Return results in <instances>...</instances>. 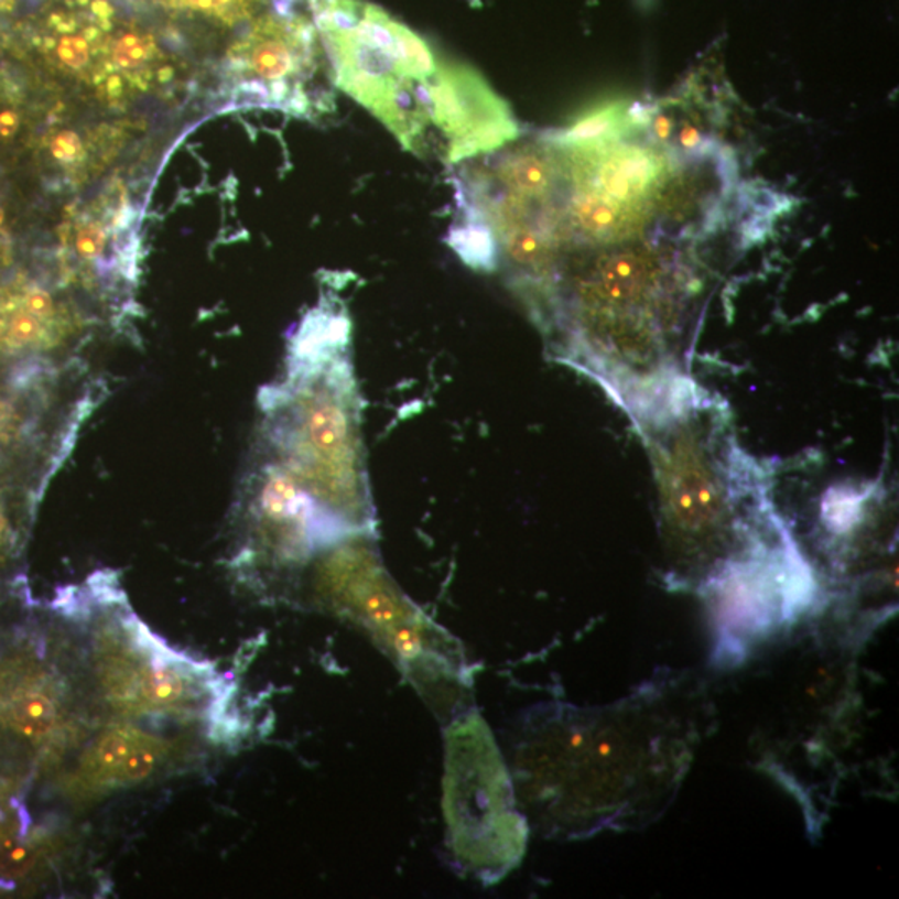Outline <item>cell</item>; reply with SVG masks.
<instances>
[{"mask_svg":"<svg viewBox=\"0 0 899 899\" xmlns=\"http://www.w3.org/2000/svg\"><path fill=\"white\" fill-rule=\"evenodd\" d=\"M689 286L650 247L599 252L570 282L560 355L625 410L689 379L692 331L674 299Z\"/></svg>","mask_w":899,"mask_h":899,"instance_id":"cell-3","label":"cell"},{"mask_svg":"<svg viewBox=\"0 0 899 899\" xmlns=\"http://www.w3.org/2000/svg\"><path fill=\"white\" fill-rule=\"evenodd\" d=\"M93 657L104 700L122 715L201 716L224 698L214 668L172 650L127 611L97 624Z\"/></svg>","mask_w":899,"mask_h":899,"instance_id":"cell-10","label":"cell"},{"mask_svg":"<svg viewBox=\"0 0 899 899\" xmlns=\"http://www.w3.org/2000/svg\"><path fill=\"white\" fill-rule=\"evenodd\" d=\"M442 804L450 852L465 873L491 885L520 865L530 824L480 713H465L446 729Z\"/></svg>","mask_w":899,"mask_h":899,"instance_id":"cell-8","label":"cell"},{"mask_svg":"<svg viewBox=\"0 0 899 899\" xmlns=\"http://www.w3.org/2000/svg\"><path fill=\"white\" fill-rule=\"evenodd\" d=\"M327 61L311 8L269 15L212 62V100L225 110L273 109L296 117L328 112Z\"/></svg>","mask_w":899,"mask_h":899,"instance_id":"cell-9","label":"cell"},{"mask_svg":"<svg viewBox=\"0 0 899 899\" xmlns=\"http://www.w3.org/2000/svg\"><path fill=\"white\" fill-rule=\"evenodd\" d=\"M172 32L197 55L194 41H210V65L225 45L279 12L311 8V0H123Z\"/></svg>","mask_w":899,"mask_h":899,"instance_id":"cell-15","label":"cell"},{"mask_svg":"<svg viewBox=\"0 0 899 899\" xmlns=\"http://www.w3.org/2000/svg\"><path fill=\"white\" fill-rule=\"evenodd\" d=\"M14 490L18 488L12 487L11 481H0V565L11 555L18 537L14 523L15 501L11 495Z\"/></svg>","mask_w":899,"mask_h":899,"instance_id":"cell-22","label":"cell"},{"mask_svg":"<svg viewBox=\"0 0 899 899\" xmlns=\"http://www.w3.org/2000/svg\"><path fill=\"white\" fill-rule=\"evenodd\" d=\"M338 89L367 107L407 150L426 130L420 90L440 62L402 22L364 0H311Z\"/></svg>","mask_w":899,"mask_h":899,"instance_id":"cell-6","label":"cell"},{"mask_svg":"<svg viewBox=\"0 0 899 899\" xmlns=\"http://www.w3.org/2000/svg\"><path fill=\"white\" fill-rule=\"evenodd\" d=\"M15 682L2 690L0 696V718L9 729L39 739L51 735L57 728L62 716L61 683L44 668L34 664L21 668V676L14 674Z\"/></svg>","mask_w":899,"mask_h":899,"instance_id":"cell-18","label":"cell"},{"mask_svg":"<svg viewBox=\"0 0 899 899\" xmlns=\"http://www.w3.org/2000/svg\"><path fill=\"white\" fill-rule=\"evenodd\" d=\"M86 328L74 292L42 270L15 269L0 282V364L45 361Z\"/></svg>","mask_w":899,"mask_h":899,"instance_id":"cell-12","label":"cell"},{"mask_svg":"<svg viewBox=\"0 0 899 899\" xmlns=\"http://www.w3.org/2000/svg\"><path fill=\"white\" fill-rule=\"evenodd\" d=\"M650 113L647 110L637 112L627 104H607L583 113L568 129L556 133L550 142L559 147L599 145V143L618 142L631 130L647 122Z\"/></svg>","mask_w":899,"mask_h":899,"instance_id":"cell-19","label":"cell"},{"mask_svg":"<svg viewBox=\"0 0 899 899\" xmlns=\"http://www.w3.org/2000/svg\"><path fill=\"white\" fill-rule=\"evenodd\" d=\"M47 361L8 364L0 371V481L9 468L28 457L47 403Z\"/></svg>","mask_w":899,"mask_h":899,"instance_id":"cell-17","label":"cell"},{"mask_svg":"<svg viewBox=\"0 0 899 899\" xmlns=\"http://www.w3.org/2000/svg\"><path fill=\"white\" fill-rule=\"evenodd\" d=\"M19 250H21V221L18 207L12 205L4 181H0V282L14 272Z\"/></svg>","mask_w":899,"mask_h":899,"instance_id":"cell-20","label":"cell"},{"mask_svg":"<svg viewBox=\"0 0 899 899\" xmlns=\"http://www.w3.org/2000/svg\"><path fill=\"white\" fill-rule=\"evenodd\" d=\"M35 849L12 833H0V875L8 878L24 875L35 863Z\"/></svg>","mask_w":899,"mask_h":899,"instance_id":"cell-21","label":"cell"},{"mask_svg":"<svg viewBox=\"0 0 899 899\" xmlns=\"http://www.w3.org/2000/svg\"><path fill=\"white\" fill-rule=\"evenodd\" d=\"M347 322L332 308L308 315L289 375L263 397L267 450L344 535L373 523L357 392L344 358Z\"/></svg>","mask_w":899,"mask_h":899,"instance_id":"cell-5","label":"cell"},{"mask_svg":"<svg viewBox=\"0 0 899 899\" xmlns=\"http://www.w3.org/2000/svg\"><path fill=\"white\" fill-rule=\"evenodd\" d=\"M627 413L653 470L664 578L708 602L716 658L743 657L813 607V566L719 397L689 377Z\"/></svg>","mask_w":899,"mask_h":899,"instance_id":"cell-1","label":"cell"},{"mask_svg":"<svg viewBox=\"0 0 899 899\" xmlns=\"http://www.w3.org/2000/svg\"><path fill=\"white\" fill-rule=\"evenodd\" d=\"M429 119L448 164L494 154L518 137L508 104L467 65H438L429 83Z\"/></svg>","mask_w":899,"mask_h":899,"instance_id":"cell-13","label":"cell"},{"mask_svg":"<svg viewBox=\"0 0 899 899\" xmlns=\"http://www.w3.org/2000/svg\"><path fill=\"white\" fill-rule=\"evenodd\" d=\"M559 147V145H556ZM560 171L573 191L598 195L621 205L648 208L667 184L668 164L663 155L633 143L559 147Z\"/></svg>","mask_w":899,"mask_h":899,"instance_id":"cell-14","label":"cell"},{"mask_svg":"<svg viewBox=\"0 0 899 899\" xmlns=\"http://www.w3.org/2000/svg\"><path fill=\"white\" fill-rule=\"evenodd\" d=\"M647 692L610 708L553 706L524 719L511 748V780L527 821L582 836L633 816L638 767L658 760L663 726L650 732Z\"/></svg>","mask_w":899,"mask_h":899,"instance_id":"cell-4","label":"cell"},{"mask_svg":"<svg viewBox=\"0 0 899 899\" xmlns=\"http://www.w3.org/2000/svg\"><path fill=\"white\" fill-rule=\"evenodd\" d=\"M161 736L127 723L109 726L84 749L74 770V790L106 794L149 780L167 760Z\"/></svg>","mask_w":899,"mask_h":899,"instance_id":"cell-16","label":"cell"},{"mask_svg":"<svg viewBox=\"0 0 899 899\" xmlns=\"http://www.w3.org/2000/svg\"><path fill=\"white\" fill-rule=\"evenodd\" d=\"M9 41L67 102L96 116L178 110L210 79L181 41L123 0H35Z\"/></svg>","mask_w":899,"mask_h":899,"instance_id":"cell-2","label":"cell"},{"mask_svg":"<svg viewBox=\"0 0 899 899\" xmlns=\"http://www.w3.org/2000/svg\"><path fill=\"white\" fill-rule=\"evenodd\" d=\"M122 178L65 212L44 256L42 272L72 292L116 295L139 273V208Z\"/></svg>","mask_w":899,"mask_h":899,"instance_id":"cell-11","label":"cell"},{"mask_svg":"<svg viewBox=\"0 0 899 899\" xmlns=\"http://www.w3.org/2000/svg\"><path fill=\"white\" fill-rule=\"evenodd\" d=\"M314 589L324 607L367 631L420 692L435 696L450 683L464 685L467 663L457 641L410 602L361 533L328 546Z\"/></svg>","mask_w":899,"mask_h":899,"instance_id":"cell-7","label":"cell"}]
</instances>
